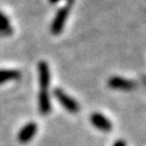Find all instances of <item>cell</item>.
<instances>
[{
  "label": "cell",
  "mask_w": 146,
  "mask_h": 146,
  "mask_svg": "<svg viewBox=\"0 0 146 146\" xmlns=\"http://www.w3.org/2000/svg\"><path fill=\"white\" fill-rule=\"evenodd\" d=\"M48 1H50L51 4H58L59 1H61V0H48Z\"/></svg>",
  "instance_id": "obj_11"
},
{
  "label": "cell",
  "mask_w": 146,
  "mask_h": 146,
  "mask_svg": "<svg viewBox=\"0 0 146 146\" xmlns=\"http://www.w3.org/2000/svg\"><path fill=\"white\" fill-rule=\"evenodd\" d=\"M38 107H39V112L42 115L50 114L52 107H51V100H50L47 90H40L39 96H38Z\"/></svg>",
  "instance_id": "obj_7"
},
{
  "label": "cell",
  "mask_w": 146,
  "mask_h": 146,
  "mask_svg": "<svg viewBox=\"0 0 146 146\" xmlns=\"http://www.w3.org/2000/svg\"><path fill=\"white\" fill-rule=\"evenodd\" d=\"M38 75H39L40 90H47L51 82V75H50V67L46 61H40L38 63Z\"/></svg>",
  "instance_id": "obj_6"
},
{
  "label": "cell",
  "mask_w": 146,
  "mask_h": 146,
  "mask_svg": "<svg viewBox=\"0 0 146 146\" xmlns=\"http://www.w3.org/2000/svg\"><path fill=\"white\" fill-rule=\"evenodd\" d=\"M53 94L54 97L56 98V100L60 102V105L67 109V111L71 114H76L78 111H80V105L77 104V101L74 99V98H71L69 97L63 90L61 89H55L53 91Z\"/></svg>",
  "instance_id": "obj_2"
},
{
  "label": "cell",
  "mask_w": 146,
  "mask_h": 146,
  "mask_svg": "<svg viewBox=\"0 0 146 146\" xmlns=\"http://www.w3.org/2000/svg\"><path fill=\"white\" fill-rule=\"evenodd\" d=\"M21 77V72L19 70L14 69H1L0 70V84L13 81V80H19Z\"/></svg>",
  "instance_id": "obj_8"
},
{
  "label": "cell",
  "mask_w": 146,
  "mask_h": 146,
  "mask_svg": "<svg viewBox=\"0 0 146 146\" xmlns=\"http://www.w3.org/2000/svg\"><path fill=\"white\" fill-rule=\"evenodd\" d=\"M113 146H127V143H125L123 139H119V140H116V141L114 143Z\"/></svg>",
  "instance_id": "obj_10"
},
{
  "label": "cell",
  "mask_w": 146,
  "mask_h": 146,
  "mask_svg": "<svg viewBox=\"0 0 146 146\" xmlns=\"http://www.w3.org/2000/svg\"><path fill=\"white\" fill-rule=\"evenodd\" d=\"M108 86L114 90H121V91H132L137 88L136 83L131 80H127L120 76H113L108 80Z\"/></svg>",
  "instance_id": "obj_3"
},
{
  "label": "cell",
  "mask_w": 146,
  "mask_h": 146,
  "mask_svg": "<svg viewBox=\"0 0 146 146\" xmlns=\"http://www.w3.org/2000/svg\"><path fill=\"white\" fill-rule=\"evenodd\" d=\"M72 4H74V0H67V5L61 7L58 11V13H56V15H55V17L51 24V32L53 35H59L62 32L64 24H66V21L68 19L70 8L72 7Z\"/></svg>",
  "instance_id": "obj_1"
},
{
  "label": "cell",
  "mask_w": 146,
  "mask_h": 146,
  "mask_svg": "<svg viewBox=\"0 0 146 146\" xmlns=\"http://www.w3.org/2000/svg\"><path fill=\"white\" fill-rule=\"evenodd\" d=\"M141 82L146 85V76H141Z\"/></svg>",
  "instance_id": "obj_12"
},
{
  "label": "cell",
  "mask_w": 146,
  "mask_h": 146,
  "mask_svg": "<svg viewBox=\"0 0 146 146\" xmlns=\"http://www.w3.org/2000/svg\"><path fill=\"white\" fill-rule=\"evenodd\" d=\"M0 31L4 32V33H12V27H11V23H9V20L8 17L0 12Z\"/></svg>",
  "instance_id": "obj_9"
},
{
  "label": "cell",
  "mask_w": 146,
  "mask_h": 146,
  "mask_svg": "<svg viewBox=\"0 0 146 146\" xmlns=\"http://www.w3.org/2000/svg\"><path fill=\"white\" fill-rule=\"evenodd\" d=\"M90 121L91 123L99 130L104 131V132H108L111 131L113 125H112V122L109 121L105 115H102L101 113H98V112H94L91 114L90 116Z\"/></svg>",
  "instance_id": "obj_4"
},
{
  "label": "cell",
  "mask_w": 146,
  "mask_h": 146,
  "mask_svg": "<svg viewBox=\"0 0 146 146\" xmlns=\"http://www.w3.org/2000/svg\"><path fill=\"white\" fill-rule=\"evenodd\" d=\"M37 124H36L35 122H29L27 123L19 132L17 135V139L20 143L22 144H25V143H29L35 136L36 133H37Z\"/></svg>",
  "instance_id": "obj_5"
}]
</instances>
